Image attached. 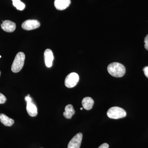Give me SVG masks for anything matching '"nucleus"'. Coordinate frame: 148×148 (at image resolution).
Segmentation results:
<instances>
[{"instance_id": "obj_5", "label": "nucleus", "mask_w": 148, "mask_h": 148, "mask_svg": "<svg viewBox=\"0 0 148 148\" xmlns=\"http://www.w3.org/2000/svg\"><path fill=\"white\" fill-rule=\"evenodd\" d=\"M79 81V76L75 73L69 74L66 77L65 80V86L69 88L75 87Z\"/></svg>"}, {"instance_id": "obj_15", "label": "nucleus", "mask_w": 148, "mask_h": 148, "mask_svg": "<svg viewBox=\"0 0 148 148\" xmlns=\"http://www.w3.org/2000/svg\"><path fill=\"white\" fill-rule=\"evenodd\" d=\"M6 100L7 98L5 96L0 92V104L5 103Z\"/></svg>"}, {"instance_id": "obj_3", "label": "nucleus", "mask_w": 148, "mask_h": 148, "mask_svg": "<svg viewBox=\"0 0 148 148\" xmlns=\"http://www.w3.org/2000/svg\"><path fill=\"white\" fill-rule=\"evenodd\" d=\"M110 118L117 119L125 117L126 112L124 109L118 107H113L109 109L107 113Z\"/></svg>"}, {"instance_id": "obj_8", "label": "nucleus", "mask_w": 148, "mask_h": 148, "mask_svg": "<svg viewBox=\"0 0 148 148\" xmlns=\"http://www.w3.org/2000/svg\"><path fill=\"white\" fill-rule=\"evenodd\" d=\"M1 27L5 32L11 33L15 30L16 25L13 21L7 20L3 21V23L1 25Z\"/></svg>"}, {"instance_id": "obj_2", "label": "nucleus", "mask_w": 148, "mask_h": 148, "mask_svg": "<svg viewBox=\"0 0 148 148\" xmlns=\"http://www.w3.org/2000/svg\"><path fill=\"white\" fill-rule=\"evenodd\" d=\"M25 59V55L23 52L17 53L12 65L11 70L13 73H18L21 71L24 66Z\"/></svg>"}, {"instance_id": "obj_13", "label": "nucleus", "mask_w": 148, "mask_h": 148, "mask_svg": "<svg viewBox=\"0 0 148 148\" xmlns=\"http://www.w3.org/2000/svg\"><path fill=\"white\" fill-rule=\"evenodd\" d=\"M0 121L4 125L6 126H11L14 123L13 119L8 117L3 114H0Z\"/></svg>"}, {"instance_id": "obj_18", "label": "nucleus", "mask_w": 148, "mask_h": 148, "mask_svg": "<svg viewBox=\"0 0 148 148\" xmlns=\"http://www.w3.org/2000/svg\"><path fill=\"white\" fill-rule=\"evenodd\" d=\"M109 145L108 144L105 143L101 145L98 148H109Z\"/></svg>"}, {"instance_id": "obj_21", "label": "nucleus", "mask_w": 148, "mask_h": 148, "mask_svg": "<svg viewBox=\"0 0 148 148\" xmlns=\"http://www.w3.org/2000/svg\"><path fill=\"white\" fill-rule=\"evenodd\" d=\"M0 75H1V71H0Z\"/></svg>"}, {"instance_id": "obj_14", "label": "nucleus", "mask_w": 148, "mask_h": 148, "mask_svg": "<svg viewBox=\"0 0 148 148\" xmlns=\"http://www.w3.org/2000/svg\"><path fill=\"white\" fill-rule=\"evenodd\" d=\"M12 4L18 10H23L25 8V4L21 1L20 0H12Z\"/></svg>"}, {"instance_id": "obj_12", "label": "nucleus", "mask_w": 148, "mask_h": 148, "mask_svg": "<svg viewBox=\"0 0 148 148\" xmlns=\"http://www.w3.org/2000/svg\"><path fill=\"white\" fill-rule=\"evenodd\" d=\"M75 113L73 107L72 105H68L66 106L65 108V112L63 114L65 118L67 119H71L72 116Z\"/></svg>"}, {"instance_id": "obj_11", "label": "nucleus", "mask_w": 148, "mask_h": 148, "mask_svg": "<svg viewBox=\"0 0 148 148\" xmlns=\"http://www.w3.org/2000/svg\"><path fill=\"white\" fill-rule=\"evenodd\" d=\"M82 105L84 108L87 110H89L92 108L94 105V101L90 97H85L83 99Z\"/></svg>"}, {"instance_id": "obj_1", "label": "nucleus", "mask_w": 148, "mask_h": 148, "mask_svg": "<svg viewBox=\"0 0 148 148\" xmlns=\"http://www.w3.org/2000/svg\"><path fill=\"white\" fill-rule=\"evenodd\" d=\"M108 71L109 73L116 77H121L125 73V68L123 64L117 62H114L109 65Z\"/></svg>"}, {"instance_id": "obj_6", "label": "nucleus", "mask_w": 148, "mask_h": 148, "mask_svg": "<svg viewBox=\"0 0 148 148\" xmlns=\"http://www.w3.org/2000/svg\"><path fill=\"white\" fill-rule=\"evenodd\" d=\"M40 25V22L38 20L29 19L22 23L21 27L24 30L30 31L39 28Z\"/></svg>"}, {"instance_id": "obj_7", "label": "nucleus", "mask_w": 148, "mask_h": 148, "mask_svg": "<svg viewBox=\"0 0 148 148\" xmlns=\"http://www.w3.org/2000/svg\"><path fill=\"white\" fill-rule=\"evenodd\" d=\"M83 135L81 132L77 133L70 141L68 148H80L82 141Z\"/></svg>"}, {"instance_id": "obj_17", "label": "nucleus", "mask_w": 148, "mask_h": 148, "mask_svg": "<svg viewBox=\"0 0 148 148\" xmlns=\"http://www.w3.org/2000/svg\"><path fill=\"white\" fill-rule=\"evenodd\" d=\"M143 71L144 72L145 75L148 78V66H146L143 69Z\"/></svg>"}, {"instance_id": "obj_22", "label": "nucleus", "mask_w": 148, "mask_h": 148, "mask_svg": "<svg viewBox=\"0 0 148 148\" xmlns=\"http://www.w3.org/2000/svg\"></svg>"}, {"instance_id": "obj_4", "label": "nucleus", "mask_w": 148, "mask_h": 148, "mask_svg": "<svg viewBox=\"0 0 148 148\" xmlns=\"http://www.w3.org/2000/svg\"><path fill=\"white\" fill-rule=\"evenodd\" d=\"M25 100L27 102V110L28 114L32 117L36 116L38 114V110L36 106L32 101V98L30 95H28L25 97Z\"/></svg>"}, {"instance_id": "obj_9", "label": "nucleus", "mask_w": 148, "mask_h": 148, "mask_svg": "<svg viewBox=\"0 0 148 148\" xmlns=\"http://www.w3.org/2000/svg\"><path fill=\"white\" fill-rule=\"evenodd\" d=\"M53 55L52 51L47 49L45 51L44 58L46 66L48 68H50L52 66L53 60Z\"/></svg>"}, {"instance_id": "obj_16", "label": "nucleus", "mask_w": 148, "mask_h": 148, "mask_svg": "<svg viewBox=\"0 0 148 148\" xmlns=\"http://www.w3.org/2000/svg\"><path fill=\"white\" fill-rule=\"evenodd\" d=\"M145 47L147 50H148V35L145 38Z\"/></svg>"}, {"instance_id": "obj_10", "label": "nucleus", "mask_w": 148, "mask_h": 148, "mask_svg": "<svg viewBox=\"0 0 148 148\" xmlns=\"http://www.w3.org/2000/svg\"><path fill=\"white\" fill-rule=\"evenodd\" d=\"M71 3V0H55L54 4L56 9L63 10L69 7Z\"/></svg>"}, {"instance_id": "obj_20", "label": "nucleus", "mask_w": 148, "mask_h": 148, "mask_svg": "<svg viewBox=\"0 0 148 148\" xmlns=\"http://www.w3.org/2000/svg\"><path fill=\"white\" fill-rule=\"evenodd\" d=\"M1 56H0V58H1Z\"/></svg>"}, {"instance_id": "obj_19", "label": "nucleus", "mask_w": 148, "mask_h": 148, "mask_svg": "<svg viewBox=\"0 0 148 148\" xmlns=\"http://www.w3.org/2000/svg\"><path fill=\"white\" fill-rule=\"evenodd\" d=\"M83 110V108H80V110Z\"/></svg>"}]
</instances>
